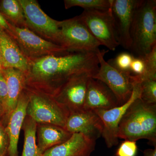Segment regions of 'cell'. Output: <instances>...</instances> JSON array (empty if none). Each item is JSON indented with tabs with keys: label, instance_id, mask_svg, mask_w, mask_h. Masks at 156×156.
<instances>
[{
	"label": "cell",
	"instance_id": "d6986e66",
	"mask_svg": "<svg viewBox=\"0 0 156 156\" xmlns=\"http://www.w3.org/2000/svg\"><path fill=\"white\" fill-rule=\"evenodd\" d=\"M36 134L37 145L42 154L51 147L65 142L72 134L64 128L47 124H37Z\"/></svg>",
	"mask_w": 156,
	"mask_h": 156
},
{
	"label": "cell",
	"instance_id": "ba28073f",
	"mask_svg": "<svg viewBox=\"0 0 156 156\" xmlns=\"http://www.w3.org/2000/svg\"><path fill=\"white\" fill-rule=\"evenodd\" d=\"M62 47L69 51L97 52L101 46L80 16L58 21Z\"/></svg>",
	"mask_w": 156,
	"mask_h": 156
},
{
	"label": "cell",
	"instance_id": "30bf717a",
	"mask_svg": "<svg viewBox=\"0 0 156 156\" xmlns=\"http://www.w3.org/2000/svg\"><path fill=\"white\" fill-rule=\"evenodd\" d=\"M91 77L88 73L74 76L52 96L69 113L83 110L87 86Z\"/></svg>",
	"mask_w": 156,
	"mask_h": 156
},
{
	"label": "cell",
	"instance_id": "d6a6232c",
	"mask_svg": "<svg viewBox=\"0 0 156 156\" xmlns=\"http://www.w3.org/2000/svg\"><path fill=\"white\" fill-rule=\"evenodd\" d=\"M0 69H2V57L1 52H0Z\"/></svg>",
	"mask_w": 156,
	"mask_h": 156
},
{
	"label": "cell",
	"instance_id": "5b68a950",
	"mask_svg": "<svg viewBox=\"0 0 156 156\" xmlns=\"http://www.w3.org/2000/svg\"><path fill=\"white\" fill-rule=\"evenodd\" d=\"M7 33L14 39L29 62L44 56L62 55L69 52L63 47L42 38L25 27H17L10 24V30Z\"/></svg>",
	"mask_w": 156,
	"mask_h": 156
},
{
	"label": "cell",
	"instance_id": "4dcf8cb0",
	"mask_svg": "<svg viewBox=\"0 0 156 156\" xmlns=\"http://www.w3.org/2000/svg\"><path fill=\"white\" fill-rule=\"evenodd\" d=\"M143 156H156V147L145 150L143 152Z\"/></svg>",
	"mask_w": 156,
	"mask_h": 156
},
{
	"label": "cell",
	"instance_id": "83f0119b",
	"mask_svg": "<svg viewBox=\"0 0 156 156\" xmlns=\"http://www.w3.org/2000/svg\"><path fill=\"white\" fill-rule=\"evenodd\" d=\"M145 69V62L142 57H136L133 58L130 66V72L133 76H140L143 74Z\"/></svg>",
	"mask_w": 156,
	"mask_h": 156
},
{
	"label": "cell",
	"instance_id": "4316f807",
	"mask_svg": "<svg viewBox=\"0 0 156 156\" xmlns=\"http://www.w3.org/2000/svg\"><path fill=\"white\" fill-rule=\"evenodd\" d=\"M9 140L5 127L0 122V156H5L8 154Z\"/></svg>",
	"mask_w": 156,
	"mask_h": 156
},
{
	"label": "cell",
	"instance_id": "cb8c5ba5",
	"mask_svg": "<svg viewBox=\"0 0 156 156\" xmlns=\"http://www.w3.org/2000/svg\"><path fill=\"white\" fill-rule=\"evenodd\" d=\"M141 92L140 98L150 104H156V80H147L140 83Z\"/></svg>",
	"mask_w": 156,
	"mask_h": 156
},
{
	"label": "cell",
	"instance_id": "9a60e30c",
	"mask_svg": "<svg viewBox=\"0 0 156 156\" xmlns=\"http://www.w3.org/2000/svg\"><path fill=\"white\" fill-rule=\"evenodd\" d=\"M118 106L116 97L111 90L101 81L90 77L87 86L84 109H108Z\"/></svg>",
	"mask_w": 156,
	"mask_h": 156
},
{
	"label": "cell",
	"instance_id": "8fae6325",
	"mask_svg": "<svg viewBox=\"0 0 156 156\" xmlns=\"http://www.w3.org/2000/svg\"><path fill=\"white\" fill-rule=\"evenodd\" d=\"M140 83H134L131 97L126 103L108 109L94 110L102 122L103 129L101 136L109 148L116 146L119 144L117 133L120 121L131 104L137 98H140Z\"/></svg>",
	"mask_w": 156,
	"mask_h": 156
},
{
	"label": "cell",
	"instance_id": "52a82bcc",
	"mask_svg": "<svg viewBox=\"0 0 156 156\" xmlns=\"http://www.w3.org/2000/svg\"><path fill=\"white\" fill-rule=\"evenodd\" d=\"M108 51L98 52L99 69L92 77L102 82L111 90L118 100L119 106L129 100L133 91L134 83L130 72H124L113 67L105 61L104 56Z\"/></svg>",
	"mask_w": 156,
	"mask_h": 156
},
{
	"label": "cell",
	"instance_id": "7c38bea8",
	"mask_svg": "<svg viewBox=\"0 0 156 156\" xmlns=\"http://www.w3.org/2000/svg\"><path fill=\"white\" fill-rule=\"evenodd\" d=\"M139 1L113 0L112 10L117 41L127 50L131 49V25Z\"/></svg>",
	"mask_w": 156,
	"mask_h": 156
},
{
	"label": "cell",
	"instance_id": "836d02e7",
	"mask_svg": "<svg viewBox=\"0 0 156 156\" xmlns=\"http://www.w3.org/2000/svg\"></svg>",
	"mask_w": 156,
	"mask_h": 156
},
{
	"label": "cell",
	"instance_id": "603a6c76",
	"mask_svg": "<svg viewBox=\"0 0 156 156\" xmlns=\"http://www.w3.org/2000/svg\"><path fill=\"white\" fill-rule=\"evenodd\" d=\"M143 58L145 69L140 76L132 75L133 83H140L147 80H156V46Z\"/></svg>",
	"mask_w": 156,
	"mask_h": 156
},
{
	"label": "cell",
	"instance_id": "6da1fadb",
	"mask_svg": "<svg viewBox=\"0 0 156 156\" xmlns=\"http://www.w3.org/2000/svg\"><path fill=\"white\" fill-rule=\"evenodd\" d=\"M98 52L69 51L29 61L26 87L53 96L74 76L83 73L95 75L99 69Z\"/></svg>",
	"mask_w": 156,
	"mask_h": 156
},
{
	"label": "cell",
	"instance_id": "e0dca14e",
	"mask_svg": "<svg viewBox=\"0 0 156 156\" xmlns=\"http://www.w3.org/2000/svg\"><path fill=\"white\" fill-rule=\"evenodd\" d=\"M7 83L8 95L2 124L6 127L11 113L16 108L20 95L26 87L25 73L15 68L2 69Z\"/></svg>",
	"mask_w": 156,
	"mask_h": 156
},
{
	"label": "cell",
	"instance_id": "9c48e42d",
	"mask_svg": "<svg viewBox=\"0 0 156 156\" xmlns=\"http://www.w3.org/2000/svg\"><path fill=\"white\" fill-rule=\"evenodd\" d=\"M79 16L101 45L112 51L116 50L119 44L116 36L112 6L105 11L84 10Z\"/></svg>",
	"mask_w": 156,
	"mask_h": 156
},
{
	"label": "cell",
	"instance_id": "7a4b0ae2",
	"mask_svg": "<svg viewBox=\"0 0 156 156\" xmlns=\"http://www.w3.org/2000/svg\"><path fill=\"white\" fill-rule=\"evenodd\" d=\"M117 137L131 141L147 140L156 147V104L146 103L140 98L134 101L120 121Z\"/></svg>",
	"mask_w": 156,
	"mask_h": 156
},
{
	"label": "cell",
	"instance_id": "1f68e13d",
	"mask_svg": "<svg viewBox=\"0 0 156 156\" xmlns=\"http://www.w3.org/2000/svg\"><path fill=\"white\" fill-rule=\"evenodd\" d=\"M4 115H5V112H4V108L0 104V122L2 123Z\"/></svg>",
	"mask_w": 156,
	"mask_h": 156
},
{
	"label": "cell",
	"instance_id": "484cf974",
	"mask_svg": "<svg viewBox=\"0 0 156 156\" xmlns=\"http://www.w3.org/2000/svg\"><path fill=\"white\" fill-rule=\"evenodd\" d=\"M136 141L125 140L116 152L115 156H136L137 153Z\"/></svg>",
	"mask_w": 156,
	"mask_h": 156
},
{
	"label": "cell",
	"instance_id": "ffe728a7",
	"mask_svg": "<svg viewBox=\"0 0 156 156\" xmlns=\"http://www.w3.org/2000/svg\"><path fill=\"white\" fill-rule=\"evenodd\" d=\"M0 11L9 23L14 26L27 28L23 9L19 0H2Z\"/></svg>",
	"mask_w": 156,
	"mask_h": 156
},
{
	"label": "cell",
	"instance_id": "4fadbf2b",
	"mask_svg": "<svg viewBox=\"0 0 156 156\" xmlns=\"http://www.w3.org/2000/svg\"><path fill=\"white\" fill-rule=\"evenodd\" d=\"M65 129L73 133H80L96 140L101 136L103 125L94 110H86L69 113Z\"/></svg>",
	"mask_w": 156,
	"mask_h": 156
},
{
	"label": "cell",
	"instance_id": "f1b7e54d",
	"mask_svg": "<svg viewBox=\"0 0 156 156\" xmlns=\"http://www.w3.org/2000/svg\"><path fill=\"white\" fill-rule=\"evenodd\" d=\"M8 95V88L5 76L2 69H0V104L1 105L5 112Z\"/></svg>",
	"mask_w": 156,
	"mask_h": 156
},
{
	"label": "cell",
	"instance_id": "d4e9b609",
	"mask_svg": "<svg viewBox=\"0 0 156 156\" xmlns=\"http://www.w3.org/2000/svg\"><path fill=\"white\" fill-rule=\"evenodd\" d=\"M134 58V56L130 53L123 52L119 53L115 58L110 59L107 62L119 70L131 73L130 66Z\"/></svg>",
	"mask_w": 156,
	"mask_h": 156
},
{
	"label": "cell",
	"instance_id": "44dd1931",
	"mask_svg": "<svg viewBox=\"0 0 156 156\" xmlns=\"http://www.w3.org/2000/svg\"><path fill=\"white\" fill-rule=\"evenodd\" d=\"M37 123L26 115L22 127L24 131V144L21 156H43L37 144L36 132Z\"/></svg>",
	"mask_w": 156,
	"mask_h": 156
},
{
	"label": "cell",
	"instance_id": "ac0fdd59",
	"mask_svg": "<svg viewBox=\"0 0 156 156\" xmlns=\"http://www.w3.org/2000/svg\"><path fill=\"white\" fill-rule=\"evenodd\" d=\"M0 52L2 69L15 68L26 73L29 61L14 39L4 30L0 29Z\"/></svg>",
	"mask_w": 156,
	"mask_h": 156
},
{
	"label": "cell",
	"instance_id": "f546056e",
	"mask_svg": "<svg viewBox=\"0 0 156 156\" xmlns=\"http://www.w3.org/2000/svg\"><path fill=\"white\" fill-rule=\"evenodd\" d=\"M0 29L8 33L10 30V23L0 12Z\"/></svg>",
	"mask_w": 156,
	"mask_h": 156
},
{
	"label": "cell",
	"instance_id": "8992f818",
	"mask_svg": "<svg viewBox=\"0 0 156 156\" xmlns=\"http://www.w3.org/2000/svg\"><path fill=\"white\" fill-rule=\"evenodd\" d=\"M19 1L23 9L27 28L42 38L62 47L58 21L47 15L36 0Z\"/></svg>",
	"mask_w": 156,
	"mask_h": 156
},
{
	"label": "cell",
	"instance_id": "7402d4cb",
	"mask_svg": "<svg viewBox=\"0 0 156 156\" xmlns=\"http://www.w3.org/2000/svg\"><path fill=\"white\" fill-rule=\"evenodd\" d=\"M113 0H64L66 9L80 7L84 10L105 11L111 7Z\"/></svg>",
	"mask_w": 156,
	"mask_h": 156
},
{
	"label": "cell",
	"instance_id": "3957f363",
	"mask_svg": "<svg viewBox=\"0 0 156 156\" xmlns=\"http://www.w3.org/2000/svg\"><path fill=\"white\" fill-rule=\"evenodd\" d=\"M130 50L144 57L156 46V1L140 0L131 30Z\"/></svg>",
	"mask_w": 156,
	"mask_h": 156
},
{
	"label": "cell",
	"instance_id": "277c9868",
	"mask_svg": "<svg viewBox=\"0 0 156 156\" xmlns=\"http://www.w3.org/2000/svg\"><path fill=\"white\" fill-rule=\"evenodd\" d=\"M28 96L27 115L37 124H51L64 128L69 112L53 96L26 87Z\"/></svg>",
	"mask_w": 156,
	"mask_h": 156
},
{
	"label": "cell",
	"instance_id": "2e32d148",
	"mask_svg": "<svg viewBox=\"0 0 156 156\" xmlns=\"http://www.w3.org/2000/svg\"><path fill=\"white\" fill-rule=\"evenodd\" d=\"M28 102V95L25 89L20 97L16 108L10 115L5 127L9 140V156H19L17 146L20 130L27 115Z\"/></svg>",
	"mask_w": 156,
	"mask_h": 156
},
{
	"label": "cell",
	"instance_id": "5bb4252c",
	"mask_svg": "<svg viewBox=\"0 0 156 156\" xmlns=\"http://www.w3.org/2000/svg\"><path fill=\"white\" fill-rule=\"evenodd\" d=\"M95 145V140L80 133H73L66 141L46 151L43 156H90Z\"/></svg>",
	"mask_w": 156,
	"mask_h": 156
}]
</instances>
